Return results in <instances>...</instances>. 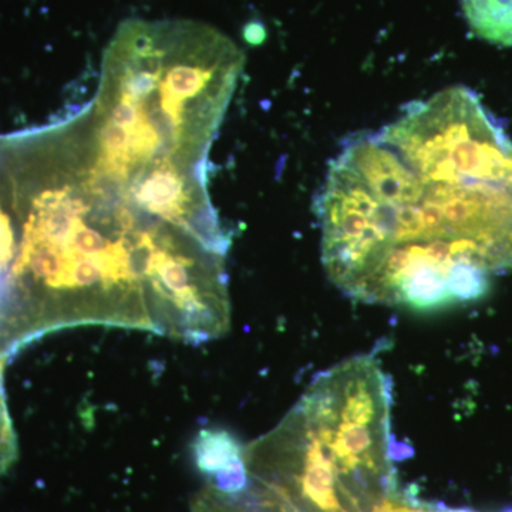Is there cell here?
<instances>
[{"label": "cell", "mask_w": 512, "mask_h": 512, "mask_svg": "<svg viewBox=\"0 0 512 512\" xmlns=\"http://www.w3.org/2000/svg\"><path fill=\"white\" fill-rule=\"evenodd\" d=\"M319 220L326 272L357 301H478L512 266V144L470 90H444L343 150Z\"/></svg>", "instance_id": "cell-1"}, {"label": "cell", "mask_w": 512, "mask_h": 512, "mask_svg": "<svg viewBox=\"0 0 512 512\" xmlns=\"http://www.w3.org/2000/svg\"><path fill=\"white\" fill-rule=\"evenodd\" d=\"M147 171L109 163L82 119L0 143V350L76 326L154 329L161 274L187 229Z\"/></svg>", "instance_id": "cell-2"}, {"label": "cell", "mask_w": 512, "mask_h": 512, "mask_svg": "<svg viewBox=\"0 0 512 512\" xmlns=\"http://www.w3.org/2000/svg\"><path fill=\"white\" fill-rule=\"evenodd\" d=\"M244 448L228 431L202 430L192 444L195 464L208 483L225 493H238L251 483Z\"/></svg>", "instance_id": "cell-3"}, {"label": "cell", "mask_w": 512, "mask_h": 512, "mask_svg": "<svg viewBox=\"0 0 512 512\" xmlns=\"http://www.w3.org/2000/svg\"><path fill=\"white\" fill-rule=\"evenodd\" d=\"M192 512H298L274 491L251 480L245 490L225 493L207 484L195 495Z\"/></svg>", "instance_id": "cell-4"}, {"label": "cell", "mask_w": 512, "mask_h": 512, "mask_svg": "<svg viewBox=\"0 0 512 512\" xmlns=\"http://www.w3.org/2000/svg\"><path fill=\"white\" fill-rule=\"evenodd\" d=\"M461 6L474 35L512 47V0H461Z\"/></svg>", "instance_id": "cell-5"}, {"label": "cell", "mask_w": 512, "mask_h": 512, "mask_svg": "<svg viewBox=\"0 0 512 512\" xmlns=\"http://www.w3.org/2000/svg\"><path fill=\"white\" fill-rule=\"evenodd\" d=\"M8 360V357L0 352V476L8 473L9 468L18 460L19 454L18 437L10 419L5 384H3V370Z\"/></svg>", "instance_id": "cell-6"}]
</instances>
